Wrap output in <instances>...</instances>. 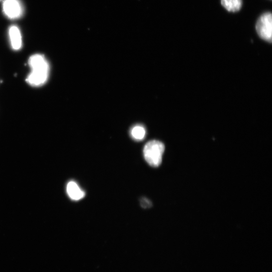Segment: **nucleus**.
I'll return each instance as SVG.
<instances>
[{
    "label": "nucleus",
    "instance_id": "nucleus-1",
    "mask_svg": "<svg viewBox=\"0 0 272 272\" xmlns=\"http://www.w3.org/2000/svg\"><path fill=\"white\" fill-rule=\"evenodd\" d=\"M29 64L31 72L26 81L33 87H40L47 82L50 71L49 64L42 54H34L29 60Z\"/></svg>",
    "mask_w": 272,
    "mask_h": 272
},
{
    "label": "nucleus",
    "instance_id": "nucleus-2",
    "mask_svg": "<svg viewBox=\"0 0 272 272\" xmlns=\"http://www.w3.org/2000/svg\"><path fill=\"white\" fill-rule=\"evenodd\" d=\"M165 146L162 142L152 140L148 142L144 149V154L148 164L153 167L160 166L162 161Z\"/></svg>",
    "mask_w": 272,
    "mask_h": 272
},
{
    "label": "nucleus",
    "instance_id": "nucleus-3",
    "mask_svg": "<svg viewBox=\"0 0 272 272\" xmlns=\"http://www.w3.org/2000/svg\"><path fill=\"white\" fill-rule=\"evenodd\" d=\"M256 32L263 40L272 43V16L271 13L266 12L258 18L256 26Z\"/></svg>",
    "mask_w": 272,
    "mask_h": 272
},
{
    "label": "nucleus",
    "instance_id": "nucleus-4",
    "mask_svg": "<svg viewBox=\"0 0 272 272\" xmlns=\"http://www.w3.org/2000/svg\"><path fill=\"white\" fill-rule=\"evenodd\" d=\"M3 12L10 20L21 18L24 14V7L21 0H3Z\"/></svg>",
    "mask_w": 272,
    "mask_h": 272
},
{
    "label": "nucleus",
    "instance_id": "nucleus-5",
    "mask_svg": "<svg viewBox=\"0 0 272 272\" xmlns=\"http://www.w3.org/2000/svg\"><path fill=\"white\" fill-rule=\"evenodd\" d=\"M8 35L12 49H20L22 47V35L19 28L15 25H11L8 30Z\"/></svg>",
    "mask_w": 272,
    "mask_h": 272
},
{
    "label": "nucleus",
    "instance_id": "nucleus-6",
    "mask_svg": "<svg viewBox=\"0 0 272 272\" xmlns=\"http://www.w3.org/2000/svg\"><path fill=\"white\" fill-rule=\"evenodd\" d=\"M67 192L69 198L74 201H79L85 196V192L74 181H70L67 184Z\"/></svg>",
    "mask_w": 272,
    "mask_h": 272
},
{
    "label": "nucleus",
    "instance_id": "nucleus-7",
    "mask_svg": "<svg viewBox=\"0 0 272 272\" xmlns=\"http://www.w3.org/2000/svg\"><path fill=\"white\" fill-rule=\"evenodd\" d=\"M221 3L228 11L232 12L240 11L242 5V0H221Z\"/></svg>",
    "mask_w": 272,
    "mask_h": 272
},
{
    "label": "nucleus",
    "instance_id": "nucleus-8",
    "mask_svg": "<svg viewBox=\"0 0 272 272\" xmlns=\"http://www.w3.org/2000/svg\"><path fill=\"white\" fill-rule=\"evenodd\" d=\"M146 134V129L143 126L137 125L131 129V136L135 140L141 141L144 140Z\"/></svg>",
    "mask_w": 272,
    "mask_h": 272
},
{
    "label": "nucleus",
    "instance_id": "nucleus-9",
    "mask_svg": "<svg viewBox=\"0 0 272 272\" xmlns=\"http://www.w3.org/2000/svg\"><path fill=\"white\" fill-rule=\"evenodd\" d=\"M140 205L144 208H149L152 206L151 202L146 198H142L140 199Z\"/></svg>",
    "mask_w": 272,
    "mask_h": 272
},
{
    "label": "nucleus",
    "instance_id": "nucleus-10",
    "mask_svg": "<svg viewBox=\"0 0 272 272\" xmlns=\"http://www.w3.org/2000/svg\"><path fill=\"white\" fill-rule=\"evenodd\" d=\"M3 0H0V2H3Z\"/></svg>",
    "mask_w": 272,
    "mask_h": 272
}]
</instances>
